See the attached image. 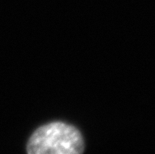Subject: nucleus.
I'll return each mask as SVG.
<instances>
[{"label": "nucleus", "mask_w": 155, "mask_h": 154, "mask_svg": "<svg viewBox=\"0 0 155 154\" xmlns=\"http://www.w3.org/2000/svg\"><path fill=\"white\" fill-rule=\"evenodd\" d=\"M83 150L80 131L59 121L37 128L27 143V152L30 154H79Z\"/></svg>", "instance_id": "1"}]
</instances>
